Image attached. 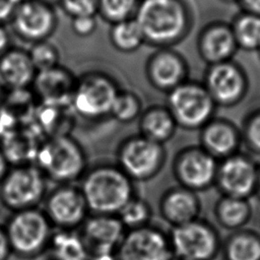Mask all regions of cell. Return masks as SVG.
Returning <instances> with one entry per match:
<instances>
[{
  "mask_svg": "<svg viewBox=\"0 0 260 260\" xmlns=\"http://www.w3.org/2000/svg\"><path fill=\"white\" fill-rule=\"evenodd\" d=\"M134 19L145 43L158 49L183 41L193 25L192 10L185 0H140Z\"/></svg>",
  "mask_w": 260,
  "mask_h": 260,
  "instance_id": "6da1fadb",
  "label": "cell"
},
{
  "mask_svg": "<svg viewBox=\"0 0 260 260\" xmlns=\"http://www.w3.org/2000/svg\"><path fill=\"white\" fill-rule=\"evenodd\" d=\"M79 188L90 214L117 215L136 195L134 182L117 165L110 164L87 169Z\"/></svg>",
  "mask_w": 260,
  "mask_h": 260,
  "instance_id": "7a4b0ae2",
  "label": "cell"
},
{
  "mask_svg": "<svg viewBox=\"0 0 260 260\" xmlns=\"http://www.w3.org/2000/svg\"><path fill=\"white\" fill-rule=\"evenodd\" d=\"M35 165L48 181L57 185L74 184L81 180L87 170L83 148L69 135L44 139L40 144Z\"/></svg>",
  "mask_w": 260,
  "mask_h": 260,
  "instance_id": "3957f363",
  "label": "cell"
},
{
  "mask_svg": "<svg viewBox=\"0 0 260 260\" xmlns=\"http://www.w3.org/2000/svg\"><path fill=\"white\" fill-rule=\"evenodd\" d=\"M12 254L32 259L49 249L55 229L42 209L34 208L11 212L3 224Z\"/></svg>",
  "mask_w": 260,
  "mask_h": 260,
  "instance_id": "277c9868",
  "label": "cell"
},
{
  "mask_svg": "<svg viewBox=\"0 0 260 260\" xmlns=\"http://www.w3.org/2000/svg\"><path fill=\"white\" fill-rule=\"evenodd\" d=\"M48 194V179L36 165L11 167L0 183V202L11 212L38 208Z\"/></svg>",
  "mask_w": 260,
  "mask_h": 260,
  "instance_id": "5b68a950",
  "label": "cell"
},
{
  "mask_svg": "<svg viewBox=\"0 0 260 260\" xmlns=\"http://www.w3.org/2000/svg\"><path fill=\"white\" fill-rule=\"evenodd\" d=\"M167 108L179 127L200 130L215 117L217 106L202 82L188 79L168 92Z\"/></svg>",
  "mask_w": 260,
  "mask_h": 260,
  "instance_id": "8992f818",
  "label": "cell"
},
{
  "mask_svg": "<svg viewBox=\"0 0 260 260\" xmlns=\"http://www.w3.org/2000/svg\"><path fill=\"white\" fill-rule=\"evenodd\" d=\"M165 160L164 144L138 134L126 138L120 144L116 165L133 182H145L161 171Z\"/></svg>",
  "mask_w": 260,
  "mask_h": 260,
  "instance_id": "52a82bcc",
  "label": "cell"
},
{
  "mask_svg": "<svg viewBox=\"0 0 260 260\" xmlns=\"http://www.w3.org/2000/svg\"><path fill=\"white\" fill-rule=\"evenodd\" d=\"M119 91L116 81L106 73L87 72L77 78L71 108L85 119H102L110 115Z\"/></svg>",
  "mask_w": 260,
  "mask_h": 260,
  "instance_id": "ba28073f",
  "label": "cell"
},
{
  "mask_svg": "<svg viewBox=\"0 0 260 260\" xmlns=\"http://www.w3.org/2000/svg\"><path fill=\"white\" fill-rule=\"evenodd\" d=\"M169 237L175 260H213L220 247L216 230L200 218L172 228Z\"/></svg>",
  "mask_w": 260,
  "mask_h": 260,
  "instance_id": "9c48e42d",
  "label": "cell"
},
{
  "mask_svg": "<svg viewBox=\"0 0 260 260\" xmlns=\"http://www.w3.org/2000/svg\"><path fill=\"white\" fill-rule=\"evenodd\" d=\"M217 107L231 108L240 104L249 91V77L234 59L208 65L202 82Z\"/></svg>",
  "mask_w": 260,
  "mask_h": 260,
  "instance_id": "30bf717a",
  "label": "cell"
},
{
  "mask_svg": "<svg viewBox=\"0 0 260 260\" xmlns=\"http://www.w3.org/2000/svg\"><path fill=\"white\" fill-rule=\"evenodd\" d=\"M43 203L55 230L77 231L90 214L79 186L74 184L57 185L48 191Z\"/></svg>",
  "mask_w": 260,
  "mask_h": 260,
  "instance_id": "8fae6325",
  "label": "cell"
},
{
  "mask_svg": "<svg viewBox=\"0 0 260 260\" xmlns=\"http://www.w3.org/2000/svg\"><path fill=\"white\" fill-rule=\"evenodd\" d=\"M218 161L200 145L188 146L174 158L173 174L179 186L197 193L215 184Z\"/></svg>",
  "mask_w": 260,
  "mask_h": 260,
  "instance_id": "7c38bea8",
  "label": "cell"
},
{
  "mask_svg": "<svg viewBox=\"0 0 260 260\" xmlns=\"http://www.w3.org/2000/svg\"><path fill=\"white\" fill-rule=\"evenodd\" d=\"M78 233L91 260H116L126 229L117 215L89 214Z\"/></svg>",
  "mask_w": 260,
  "mask_h": 260,
  "instance_id": "4fadbf2b",
  "label": "cell"
},
{
  "mask_svg": "<svg viewBox=\"0 0 260 260\" xmlns=\"http://www.w3.org/2000/svg\"><path fill=\"white\" fill-rule=\"evenodd\" d=\"M116 260H175L169 234L155 225L126 231Z\"/></svg>",
  "mask_w": 260,
  "mask_h": 260,
  "instance_id": "5bb4252c",
  "label": "cell"
},
{
  "mask_svg": "<svg viewBox=\"0 0 260 260\" xmlns=\"http://www.w3.org/2000/svg\"><path fill=\"white\" fill-rule=\"evenodd\" d=\"M14 34L31 44L47 41L57 26V14L52 4L41 0H21L10 19Z\"/></svg>",
  "mask_w": 260,
  "mask_h": 260,
  "instance_id": "9a60e30c",
  "label": "cell"
},
{
  "mask_svg": "<svg viewBox=\"0 0 260 260\" xmlns=\"http://www.w3.org/2000/svg\"><path fill=\"white\" fill-rule=\"evenodd\" d=\"M258 166L250 155L239 151L218 161L215 184L222 195L248 199L256 192Z\"/></svg>",
  "mask_w": 260,
  "mask_h": 260,
  "instance_id": "2e32d148",
  "label": "cell"
},
{
  "mask_svg": "<svg viewBox=\"0 0 260 260\" xmlns=\"http://www.w3.org/2000/svg\"><path fill=\"white\" fill-rule=\"evenodd\" d=\"M145 72L155 89L168 93L188 80L189 67L181 54L170 48H160L148 57Z\"/></svg>",
  "mask_w": 260,
  "mask_h": 260,
  "instance_id": "e0dca14e",
  "label": "cell"
},
{
  "mask_svg": "<svg viewBox=\"0 0 260 260\" xmlns=\"http://www.w3.org/2000/svg\"><path fill=\"white\" fill-rule=\"evenodd\" d=\"M239 48L230 22L214 20L205 24L197 37V51L208 65L233 60Z\"/></svg>",
  "mask_w": 260,
  "mask_h": 260,
  "instance_id": "ac0fdd59",
  "label": "cell"
},
{
  "mask_svg": "<svg viewBox=\"0 0 260 260\" xmlns=\"http://www.w3.org/2000/svg\"><path fill=\"white\" fill-rule=\"evenodd\" d=\"M77 78L67 68L58 65L37 72L32 82V93L41 104L71 107Z\"/></svg>",
  "mask_w": 260,
  "mask_h": 260,
  "instance_id": "d6986e66",
  "label": "cell"
},
{
  "mask_svg": "<svg viewBox=\"0 0 260 260\" xmlns=\"http://www.w3.org/2000/svg\"><path fill=\"white\" fill-rule=\"evenodd\" d=\"M199 145L221 160L240 151L243 146L241 129L229 119L214 117L200 129Z\"/></svg>",
  "mask_w": 260,
  "mask_h": 260,
  "instance_id": "ffe728a7",
  "label": "cell"
},
{
  "mask_svg": "<svg viewBox=\"0 0 260 260\" xmlns=\"http://www.w3.org/2000/svg\"><path fill=\"white\" fill-rule=\"evenodd\" d=\"M158 210L161 218L174 228L199 218L201 202L196 192L178 185L161 194Z\"/></svg>",
  "mask_w": 260,
  "mask_h": 260,
  "instance_id": "44dd1931",
  "label": "cell"
},
{
  "mask_svg": "<svg viewBox=\"0 0 260 260\" xmlns=\"http://www.w3.org/2000/svg\"><path fill=\"white\" fill-rule=\"evenodd\" d=\"M37 70L27 51L9 48L0 57V81L5 89L21 90L32 85Z\"/></svg>",
  "mask_w": 260,
  "mask_h": 260,
  "instance_id": "7402d4cb",
  "label": "cell"
},
{
  "mask_svg": "<svg viewBox=\"0 0 260 260\" xmlns=\"http://www.w3.org/2000/svg\"><path fill=\"white\" fill-rule=\"evenodd\" d=\"M39 134L34 130L13 131L2 139L0 146L10 167L35 165L40 144L44 140L37 139Z\"/></svg>",
  "mask_w": 260,
  "mask_h": 260,
  "instance_id": "603a6c76",
  "label": "cell"
},
{
  "mask_svg": "<svg viewBox=\"0 0 260 260\" xmlns=\"http://www.w3.org/2000/svg\"><path fill=\"white\" fill-rule=\"evenodd\" d=\"M178 125L167 107L153 106L140 115L139 134L160 144L170 140Z\"/></svg>",
  "mask_w": 260,
  "mask_h": 260,
  "instance_id": "cb8c5ba5",
  "label": "cell"
},
{
  "mask_svg": "<svg viewBox=\"0 0 260 260\" xmlns=\"http://www.w3.org/2000/svg\"><path fill=\"white\" fill-rule=\"evenodd\" d=\"M252 214L248 199L222 195L215 204L214 216L217 222L229 230L243 228Z\"/></svg>",
  "mask_w": 260,
  "mask_h": 260,
  "instance_id": "d4e9b609",
  "label": "cell"
},
{
  "mask_svg": "<svg viewBox=\"0 0 260 260\" xmlns=\"http://www.w3.org/2000/svg\"><path fill=\"white\" fill-rule=\"evenodd\" d=\"M48 250L53 260H91L77 231L55 230Z\"/></svg>",
  "mask_w": 260,
  "mask_h": 260,
  "instance_id": "484cf974",
  "label": "cell"
},
{
  "mask_svg": "<svg viewBox=\"0 0 260 260\" xmlns=\"http://www.w3.org/2000/svg\"><path fill=\"white\" fill-rule=\"evenodd\" d=\"M239 50L260 51V15L240 10L230 22Z\"/></svg>",
  "mask_w": 260,
  "mask_h": 260,
  "instance_id": "4316f807",
  "label": "cell"
},
{
  "mask_svg": "<svg viewBox=\"0 0 260 260\" xmlns=\"http://www.w3.org/2000/svg\"><path fill=\"white\" fill-rule=\"evenodd\" d=\"M226 260H260V237L252 232L238 231L224 245Z\"/></svg>",
  "mask_w": 260,
  "mask_h": 260,
  "instance_id": "83f0119b",
  "label": "cell"
},
{
  "mask_svg": "<svg viewBox=\"0 0 260 260\" xmlns=\"http://www.w3.org/2000/svg\"><path fill=\"white\" fill-rule=\"evenodd\" d=\"M109 38L114 48L123 53L134 52L145 43L142 30L134 17L112 24Z\"/></svg>",
  "mask_w": 260,
  "mask_h": 260,
  "instance_id": "f1b7e54d",
  "label": "cell"
},
{
  "mask_svg": "<svg viewBox=\"0 0 260 260\" xmlns=\"http://www.w3.org/2000/svg\"><path fill=\"white\" fill-rule=\"evenodd\" d=\"M117 216L126 231H130L150 224L152 208L145 199L136 194L121 208Z\"/></svg>",
  "mask_w": 260,
  "mask_h": 260,
  "instance_id": "f546056e",
  "label": "cell"
},
{
  "mask_svg": "<svg viewBox=\"0 0 260 260\" xmlns=\"http://www.w3.org/2000/svg\"><path fill=\"white\" fill-rule=\"evenodd\" d=\"M139 2L140 0H98V14L114 24L133 18Z\"/></svg>",
  "mask_w": 260,
  "mask_h": 260,
  "instance_id": "4dcf8cb0",
  "label": "cell"
},
{
  "mask_svg": "<svg viewBox=\"0 0 260 260\" xmlns=\"http://www.w3.org/2000/svg\"><path fill=\"white\" fill-rule=\"evenodd\" d=\"M142 113V104L139 96L128 90H120L110 115L121 123H130Z\"/></svg>",
  "mask_w": 260,
  "mask_h": 260,
  "instance_id": "1f68e13d",
  "label": "cell"
},
{
  "mask_svg": "<svg viewBox=\"0 0 260 260\" xmlns=\"http://www.w3.org/2000/svg\"><path fill=\"white\" fill-rule=\"evenodd\" d=\"M27 53L37 72L49 70L60 65L59 52L57 48L48 41L32 44Z\"/></svg>",
  "mask_w": 260,
  "mask_h": 260,
  "instance_id": "d6a6232c",
  "label": "cell"
},
{
  "mask_svg": "<svg viewBox=\"0 0 260 260\" xmlns=\"http://www.w3.org/2000/svg\"><path fill=\"white\" fill-rule=\"evenodd\" d=\"M240 129L243 145L251 153L260 156V108L246 115Z\"/></svg>",
  "mask_w": 260,
  "mask_h": 260,
  "instance_id": "836d02e7",
  "label": "cell"
},
{
  "mask_svg": "<svg viewBox=\"0 0 260 260\" xmlns=\"http://www.w3.org/2000/svg\"><path fill=\"white\" fill-rule=\"evenodd\" d=\"M57 2L71 18L98 14V0H57Z\"/></svg>",
  "mask_w": 260,
  "mask_h": 260,
  "instance_id": "e575fe53",
  "label": "cell"
},
{
  "mask_svg": "<svg viewBox=\"0 0 260 260\" xmlns=\"http://www.w3.org/2000/svg\"><path fill=\"white\" fill-rule=\"evenodd\" d=\"M96 24L95 16H81L72 18L71 27L76 36L85 38L94 32Z\"/></svg>",
  "mask_w": 260,
  "mask_h": 260,
  "instance_id": "d590c367",
  "label": "cell"
},
{
  "mask_svg": "<svg viewBox=\"0 0 260 260\" xmlns=\"http://www.w3.org/2000/svg\"><path fill=\"white\" fill-rule=\"evenodd\" d=\"M21 0H0V24L9 22L12 14Z\"/></svg>",
  "mask_w": 260,
  "mask_h": 260,
  "instance_id": "8d00e7d4",
  "label": "cell"
},
{
  "mask_svg": "<svg viewBox=\"0 0 260 260\" xmlns=\"http://www.w3.org/2000/svg\"><path fill=\"white\" fill-rule=\"evenodd\" d=\"M12 255L10 243L3 224H0V260H8Z\"/></svg>",
  "mask_w": 260,
  "mask_h": 260,
  "instance_id": "74e56055",
  "label": "cell"
},
{
  "mask_svg": "<svg viewBox=\"0 0 260 260\" xmlns=\"http://www.w3.org/2000/svg\"><path fill=\"white\" fill-rule=\"evenodd\" d=\"M241 10L260 15V0H239Z\"/></svg>",
  "mask_w": 260,
  "mask_h": 260,
  "instance_id": "f35d334b",
  "label": "cell"
},
{
  "mask_svg": "<svg viewBox=\"0 0 260 260\" xmlns=\"http://www.w3.org/2000/svg\"><path fill=\"white\" fill-rule=\"evenodd\" d=\"M10 48V37L4 24H0V57Z\"/></svg>",
  "mask_w": 260,
  "mask_h": 260,
  "instance_id": "ab89813d",
  "label": "cell"
},
{
  "mask_svg": "<svg viewBox=\"0 0 260 260\" xmlns=\"http://www.w3.org/2000/svg\"><path fill=\"white\" fill-rule=\"evenodd\" d=\"M10 165L7 161L4 153L2 152L1 148H0V183L2 182V180L4 179V177L6 176V174L8 173L9 169H10Z\"/></svg>",
  "mask_w": 260,
  "mask_h": 260,
  "instance_id": "60d3db41",
  "label": "cell"
},
{
  "mask_svg": "<svg viewBox=\"0 0 260 260\" xmlns=\"http://www.w3.org/2000/svg\"><path fill=\"white\" fill-rule=\"evenodd\" d=\"M256 192L260 196V165L258 166V177H257V186H256Z\"/></svg>",
  "mask_w": 260,
  "mask_h": 260,
  "instance_id": "b9f144b4",
  "label": "cell"
},
{
  "mask_svg": "<svg viewBox=\"0 0 260 260\" xmlns=\"http://www.w3.org/2000/svg\"><path fill=\"white\" fill-rule=\"evenodd\" d=\"M4 90H5V88L2 84V82L0 81V102L2 101V98H4Z\"/></svg>",
  "mask_w": 260,
  "mask_h": 260,
  "instance_id": "7bdbcfd3",
  "label": "cell"
},
{
  "mask_svg": "<svg viewBox=\"0 0 260 260\" xmlns=\"http://www.w3.org/2000/svg\"><path fill=\"white\" fill-rule=\"evenodd\" d=\"M220 1L223 3H229V4H233V3L238 4V2H239V0H220Z\"/></svg>",
  "mask_w": 260,
  "mask_h": 260,
  "instance_id": "ee69618b",
  "label": "cell"
},
{
  "mask_svg": "<svg viewBox=\"0 0 260 260\" xmlns=\"http://www.w3.org/2000/svg\"><path fill=\"white\" fill-rule=\"evenodd\" d=\"M41 1L46 2V3H49V4H52V2H55V1H57V0H41Z\"/></svg>",
  "mask_w": 260,
  "mask_h": 260,
  "instance_id": "f6af8a7d",
  "label": "cell"
},
{
  "mask_svg": "<svg viewBox=\"0 0 260 260\" xmlns=\"http://www.w3.org/2000/svg\"><path fill=\"white\" fill-rule=\"evenodd\" d=\"M259 56H260V51H259Z\"/></svg>",
  "mask_w": 260,
  "mask_h": 260,
  "instance_id": "bcb514c9",
  "label": "cell"
},
{
  "mask_svg": "<svg viewBox=\"0 0 260 260\" xmlns=\"http://www.w3.org/2000/svg\"><path fill=\"white\" fill-rule=\"evenodd\" d=\"M51 260H53V259H51Z\"/></svg>",
  "mask_w": 260,
  "mask_h": 260,
  "instance_id": "7dc6e473",
  "label": "cell"
}]
</instances>
